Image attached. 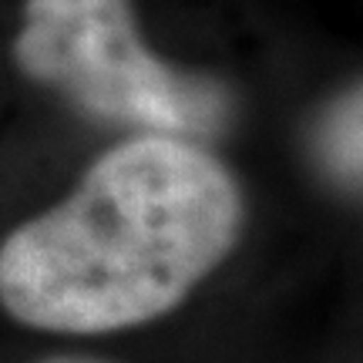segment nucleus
<instances>
[{
    "label": "nucleus",
    "instance_id": "obj_1",
    "mask_svg": "<svg viewBox=\"0 0 363 363\" xmlns=\"http://www.w3.org/2000/svg\"><path fill=\"white\" fill-rule=\"evenodd\" d=\"M239 222V189L216 158L175 135H138L0 242V306L51 333L148 323L219 266Z\"/></svg>",
    "mask_w": 363,
    "mask_h": 363
},
{
    "label": "nucleus",
    "instance_id": "obj_2",
    "mask_svg": "<svg viewBox=\"0 0 363 363\" xmlns=\"http://www.w3.org/2000/svg\"><path fill=\"white\" fill-rule=\"evenodd\" d=\"M13 61L88 115L148 135H208L229 111L219 84L145 48L131 0H27Z\"/></svg>",
    "mask_w": 363,
    "mask_h": 363
},
{
    "label": "nucleus",
    "instance_id": "obj_3",
    "mask_svg": "<svg viewBox=\"0 0 363 363\" xmlns=\"http://www.w3.org/2000/svg\"><path fill=\"white\" fill-rule=\"evenodd\" d=\"M320 155L333 175L363 189V88L343 98L323 121Z\"/></svg>",
    "mask_w": 363,
    "mask_h": 363
},
{
    "label": "nucleus",
    "instance_id": "obj_4",
    "mask_svg": "<svg viewBox=\"0 0 363 363\" xmlns=\"http://www.w3.org/2000/svg\"><path fill=\"white\" fill-rule=\"evenodd\" d=\"M44 363H98V360H84V357H54V360H44Z\"/></svg>",
    "mask_w": 363,
    "mask_h": 363
}]
</instances>
